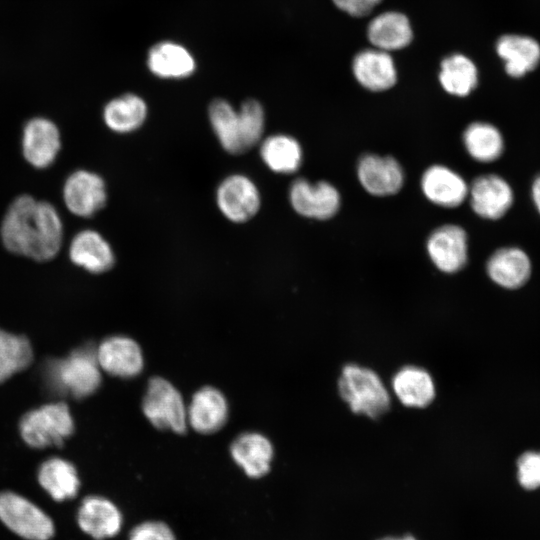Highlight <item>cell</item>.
I'll list each match as a JSON object with an SVG mask.
<instances>
[{
	"label": "cell",
	"mask_w": 540,
	"mask_h": 540,
	"mask_svg": "<svg viewBox=\"0 0 540 540\" xmlns=\"http://www.w3.org/2000/svg\"><path fill=\"white\" fill-rule=\"evenodd\" d=\"M230 453L234 462L249 478H261L270 470L273 447L260 433L246 432L239 435L232 442Z\"/></svg>",
	"instance_id": "obj_21"
},
{
	"label": "cell",
	"mask_w": 540,
	"mask_h": 540,
	"mask_svg": "<svg viewBox=\"0 0 540 540\" xmlns=\"http://www.w3.org/2000/svg\"><path fill=\"white\" fill-rule=\"evenodd\" d=\"M367 36L374 48L390 53L408 46L413 38V30L405 14L387 11L370 21Z\"/></svg>",
	"instance_id": "obj_23"
},
{
	"label": "cell",
	"mask_w": 540,
	"mask_h": 540,
	"mask_svg": "<svg viewBox=\"0 0 540 540\" xmlns=\"http://www.w3.org/2000/svg\"><path fill=\"white\" fill-rule=\"evenodd\" d=\"M147 113V104L140 96L126 93L105 105L103 120L111 131L126 134L139 129L145 122Z\"/></svg>",
	"instance_id": "obj_27"
},
{
	"label": "cell",
	"mask_w": 540,
	"mask_h": 540,
	"mask_svg": "<svg viewBox=\"0 0 540 540\" xmlns=\"http://www.w3.org/2000/svg\"><path fill=\"white\" fill-rule=\"evenodd\" d=\"M37 477L39 484L55 501L74 498L80 488V479L74 465L59 457L44 461Z\"/></svg>",
	"instance_id": "obj_26"
},
{
	"label": "cell",
	"mask_w": 540,
	"mask_h": 540,
	"mask_svg": "<svg viewBox=\"0 0 540 540\" xmlns=\"http://www.w3.org/2000/svg\"><path fill=\"white\" fill-rule=\"evenodd\" d=\"M289 201L299 215L327 220L338 212L341 197L337 188L327 181L312 183L305 178H297L289 187Z\"/></svg>",
	"instance_id": "obj_7"
},
{
	"label": "cell",
	"mask_w": 540,
	"mask_h": 540,
	"mask_svg": "<svg viewBox=\"0 0 540 540\" xmlns=\"http://www.w3.org/2000/svg\"><path fill=\"white\" fill-rule=\"evenodd\" d=\"M128 540H177V537L166 522L145 520L132 527Z\"/></svg>",
	"instance_id": "obj_35"
},
{
	"label": "cell",
	"mask_w": 540,
	"mask_h": 540,
	"mask_svg": "<svg viewBox=\"0 0 540 540\" xmlns=\"http://www.w3.org/2000/svg\"><path fill=\"white\" fill-rule=\"evenodd\" d=\"M475 63L466 55L455 53L444 58L440 65L439 82L449 94L468 96L478 85Z\"/></svg>",
	"instance_id": "obj_31"
},
{
	"label": "cell",
	"mask_w": 540,
	"mask_h": 540,
	"mask_svg": "<svg viewBox=\"0 0 540 540\" xmlns=\"http://www.w3.org/2000/svg\"><path fill=\"white\" fill-rule=\"evenodd\" d=\"M245 151L261 142L265 128V112L254 99L246 100L238 110Z\"/></svg>",
	"instance_id": "obj_33"
},
{
	"label": "cell",
	"mask_w": 540,
	"mask_h": 540,
	"mask_svg": "<svg viewBox=\"0 0 540 540\" xmlns=\"http://www.w3.org/2000/svg\"><path fill=\"white\" fill-rule=\"evenodd\" d=\"M337 8L351 16L361 17L374 8L367 0H332Z\"/></svg>",
	"instance_id": "obj_36"
},
{
	"label": "cell",
	"mask_w": 540,
	"mask_h": 540,
	"mask_svg": "<svg viewBox=\"0 0 540 540\" xmlns=\"http://www.w3.org/2000/svg\"><path fill=\"white\" fill-rule=\"evenodd\" d=\"M66 208L78 217L88 218L100 211L107 201L106 184L97 173L80 169L71 173L63 185Z\"/></svg>",
	"instance_id": "obj_9"
},
{
	"label": "cell",
	"mask_w": 540,
	"mask_h": 540,
	"mask_svg": "<svg viewBox=\"0 0 540 540\" xmlns=\"http://www.w3.org/2000/svg\"><path fill=\"white\" fill-rule=\"evenodd\" d=\"M486 272L498 286L510 290L518 289L528 282L532 273V262L522 248L505 246L490 255Z\"/></svg>",
	"instance_id": "obj_17"
},
{
	"label": "cell",
	"mask_w": 540,
	"mask_h": 540,
	"mask_svg": "<svg viewBox=\"0 0 540 540\" xmlns=\"http://www.w3.org/2000/svg\"><path fill=\"white\" fill-rule=\"evenodd\" d=\"M260 156L265 165L278 174H292L302 163L300 143L286 134L270 135L260 144Z\"/></svg>",
	"instance_id": "obj_28"
},
{
	"label": "cell",
	"mask_w": 540,
	"mask_h": 540,
	"mask_svg": "<svg viewBox=\"0 0 540 540\" xmlns=\"http://www.w3.org/2000/svg\"><path fill=\"white\" fill-rule=\"evenodd\" d=\"M209 121L220 145L230 154L245 151L238 110L224 99H215L208 109Z\"/></svg>",
	"instance_id": "obj_30"
},
{
	"label": "cell",
	"mask_w": 540,
	"mask_h": 540,
	"mask_svg": "<svg viewBox=\"0 0 540 540\" xmlns=\"http://www.w3.org/2000/svg\"><path fill=\"white\" fill-rule=\"evenodd\" d=\"M68 256L73 264L94 274L112 268L115 255L108 241L96 230L79 231L71 240Z\"/></svg>",
	"instance_id": "obj_19"
},
{
	"label": "cell",
	"mask_w": 540,
	"mask_h": 540,
	"mask_svg": "<svg viewBox=\"0 0 540 540\" xmlns=\"http://www.w3.org/2000/svg\"><path fill=\"white\" fill-rule=\"evenodd\" d=\"M357 177L364 190L374 196L396 194L404 184V171L391 156L363 155L357 164Z\"/></svg>",
	"instance_id": "obj_13"
},
{
	"label": "cell",
	"mask_w": 540,
	"mask_h": 540,
	"mask_svg": "<svg viewBox=\"0 0 540 540\" xmlns=\"http://www.w3.org/2000/svg\"><path fill=\"white\" fill-rule=\"evenodd\" d=\"M74 431V421L64 402L45 404L24 414L19 432L30 447L60 446Z\"/></svg>",
	"instance_id": "obj_4"
},
{
	"label": "cell",
	"mask_w": 540,
	"mask_h": 540,
	"mask_svg": "<svg viewBox=\"0 0 540 540\" xmlns=\"http://www.w3.org/2000/svg\"><path fill=\"white\" fill-rule=\"evenodd\" d=\"M476 215L486 220L504 217L514 202L510 183L497 174H485L474 179L469 186L468 198Z\"/></svg>",
	"instance_id": "obj_10"
},
{
	"label": "cell",
	"mask_w": 540,
	"mask_h": 540,
	"mask_svg": "<svg viewBox=\"0 0 540 540\" xmlns=\"http://www.w3.org/2000/svg\"><path fill=\"white\" fill-rule=\"evenodd\" d=\"M0 521L26 540H49L55 532L52 519L44 511L11 491L0 492Z\"/></svg>",
	"instance_id": "obj_6"
},
{
	"label": "cell",
	"mask_w": 540,
	"mask_h": 540,
	"mask_svg": "<svg viewBox=\"0 0 540 540\" xmlns=\"http://www.w3.org/2000/svg\"><path fill=\"white\" fill-rule=\"evenodd\" d=\"M96 357L102 371L120 378L135 377L144 366L140 346L126 336L104 339L96 348Z\"/></svg>",
	"instance_id": "obj_15"
},
{
	"label": "cell",
	"mask_w": 540,
	"mask_h": 540,
	"mask_svg": "<svg viewBox=\"0 0 540 540\" xmlns=\"http://www.w3.org/2000/svg\"><path fill=\"white\" fill-rule=\"evenodd\" d=\"M530 195L533 205L540 215V174L534 178L531 184Z\"/></svg>",
	"instance_id": "obj_37"
},
{
	"label": "cell",
	"mask_w": 540,
	"mask_h": 540,
	"mask_svg": "<svg viewBox=\"0 0 540 540\" xmlns=\"http://www.w3.org/2000/svg\"><path fill=\"white\" fill-rule=\"evenodd\" d=\"M373 7L379 4L382 0H367Z\"/></svg>",
	"instance_id": "obj_39"
},
{
	"label": "cell",
	"mask_w": 540,
	"mask_h": 540,
	"mask_svg": "<svg viewBox=\"0 0 540 540\" xmlns=\"http://www.w3.org/2000/svg\"><path fill=\"white\" fill-rule=\"evenodd\" d=\"M216 203L229 221L244 223L259 211L261 196L258 187L249 177L232 174L217 187Z\"/></svg>",
	"instance_id": "obj_8"
},
{
	"label": "cell",
	"mask_w": 540,
	"mask_h": 540,
	"mask_svg": "<svg viewBox=\"0 0 540 540\" xmlns=\"http://www.w3.org/2000/svg\"><path fill=\"white\" fill-rule=\"evenodd\" d=\"M424 196L443 208H456L468 198L469 185L456 171L444 165L428 167L421 177Z\"/></svg>",
	"instance_id": "obj_16"
},
{
	"label": "cell",
	"mask_w": 540,
	"mask_h": 540,
	"mask_svg": "<svg viewBox=\"0 0 540 540\" xmlns=\"http://www.w3.org/2000/svg\"><path fill=\"white\" fill-rule=\"evenodd\" d=\"M379 540H417L415 537H413L412 535H404V536H400V537H392V536H389V537H384V538H381Z\"/></svg>",
	"instance_id": "obj_38"
},
{
	"label": "cell",
	"mask_w": 540,
	"mask_h": 540,
	"mask_svg": "<svg viewBox=\"0 0 540 540\" xmlns=\"http://www.w3.org/2000/svg\"><path fill=\"white\" fill-rule=\"evenodd\" d=\"M24 159L34 168L51 166L61 148V135L57 125L48 118L35 117L26 122L21 137Z\"/></svg>",
	"instance_id": "obj_11"
},
{
	"label": "cell",
	"mask_w": 540,
	"mask_h": 540,
	"mask_svg": "<svg viewBox=\"0 0 540 540\" xmlns=\"http://www.w3.org/2000/svg\"><path fill=\"white\" fill-rule=\"evenodd\" d=\"M463 144L470 157L481 163L498 160L505 149L501 131L491 123L476 121L463 132Z\"/></svg>",
	"instance_id": "obj_29"
},
{
	"label": "cell",
	"mask_w": 540,
	"mask_h": 540,
	"mask_svg": "<svg viewBox=\"0 0 540 540\" xmlns=\"http://www.w3.org/2000/svg\"><path fill=\"white\" fill-rule=\"evenodd\" d=\"M150 71L160 77L181 79L190 76L196 67L191 53L174 42H160L154 45L147 58Z\"/></svg>",
	"instance_id": "obj_24"
},
{
	"label": "cell",
	"mask_w": 540,
	"mask_h": 540,
	"mask_svg": "<svg viewBox=\"0 0 540 540\" xmlns=\"http://www.w3.org/2000/svg\"><path fill=\"white\" fill-rule=\"evenodd\" d=\"M77 523L79 528L93 539L106 540L120 533L124 517L120 508L110 499L90 495L81 502Z\"/></svg>",
	"instance_id": "obj_14"
},
{
	"label": "cell",
	"mask_w": 540,
	"mask_h": 540,
	"mask_svg": "<svg viewBox=\"0 0 540 540\" xmlns=\"http://www.w3.org/2000/svg\"><path fill=\"white\" fill-rule=\"evenodd\" d=\"M426 250L432 263L444 273H456L468 260L466 231L456 224H445L431 232Z\"/></svg>",
	"instance_id": "obj_12"
},
{
	"label": "cell",
	"mask_w": 540,
	"mask_h": 540,
	"mask_svg": "<svg viewBox=\"0 0 540 540\" xmlns=\"http://www.w3.org/2000/svg\"><path fill=\"white\" fill-rule=\"evenodd\" d=\"M352 71L357 82L373 92L390 89L397 81L396 66L390 53L374 47L355 55Z\"/></svg>",
	"instance_id": "obj_18"
},
{
	"label": "cell",
	"mask_w": 540,
	"mask_h": 540,
	"mask_svg": "<svg viewBox=\"0 0 540 540\" xmlns=\"http://www.w3.org/2000/svg\"><path fill=\"white\" fill-rule=\"evenodd\" d=\"M496 52L504 63L506 73L521 78L540 62V44L530 36L506 34L496 43Z\"/></svg>",
	"instance_id": "obj_22"
},
{
	"label": "cell",
	"mask_w": 540,
	"mask_h": 540,
	"mask_svg": "<svg viewBox=\"0 0 540 540\" xmlns=\"http://www.w3.org/2000/svg\"><path fill=\"white\" fill-rule=\"evenodd\" d=\"M392 387L398 400L407 407L423 408L435 397L431 375L419 367L407 366L400 369L393 377Z\"/></svg>",
	"instance_id": "obj_25"
},
{
	"label": "cell",
	"mask_w": 540,
	"mask_h": 540,
	"mask_svg": "<svg viewBox=\"0 0 540 540\" xmlns=\"http://www.w3.org/2000/svg\"><path fill=\"white\" fill-rule=\"evenodd\" d=\"M340 396L354 413L377 418L389 409L390 396L379 376L355 364L342 369L338 382Z\"/></svg>",
	"instance_id": "obj_3"
},
{
	"label": "cell",
	"mask_w": 540,
	"mask_h": 540,
	"mask_svg": "<svg viewBox=\"0 0 540 540\" xmlns=\"http://www.w3.org/2000/svg\"><path fill=\"white\" fill-rule=\"evenodd\" d=\"M0 237L9 252L45 262L61 250L63 222L51 203L23 194L9 205L1 222Z\"/></svg>",
	"instance_id": "obj_1"
},
{
	"label": "cell",
	"mask_w": 540,
	"mask_h": 540,
	"mask_svg": "<svg viewBox=\"0 0 540 540\" xmlns=\"http://www.w3.org/2000/svg\"><path fill=\"white\" fill-rule=\"evenodd\" d=\"M142 410L149 422L158 429L184 433L187 429V408L180 392L166 379L149 380L142 402Z\"/></svg>",
	"instance_id": "obj_5"
},
{
	"label": "cell",
	"mask_w": 540,
	"mask_h": 540,
	"mask_svg": "<svg viewBox=\"0 0 540 540\" xmlns=\"http://www.w3.org/2000/svg\"><path fill=\"white\" fill-rule=\"evenodd\" d=\"M101 371L96 348L85 345L64 358L49 361L44 375L48 387L55 393L81 399L99 388Z\"/></svg>",
	"instance_id": "obj_2"
},
{
	"label": "cell",
	"mask_w": 540,
	"mask_h": 540,
	"mask_svg": "<svg viewBox=\"0 0 540 540\" xmlns=\"http://www.w3.org/2000/svg\"><path fill=\"white\" fill-rule=\"evenodd\" d=\"M33 359L29 340L0 329V383L26 369Z\"/></svg>",
	"instance_id": "obj_32"
},
{
	"label": "cell",
	"mask_w": 540,
	"mask_h": 540,
	"mask_svg": "<svg viewBox=\"0 0 540 540\" xmlns=\"http://www.w3.org/2000/svg\"><path fill=\"white\" fill-rule=\"evenodd\" d=\"M228 417V403L223 393L211 386L196 391L187 407V423L199 433L218 431Z\"/></svg>",
	"instance_id": "obj_20"
},
{
	"label": "cell",
	"mask_w": 540,
	"mask_h": 540,
	"mask_svg": "<svg viewBox=\"0 0 540 540\" xmlns=\"http://www.w3.org/2000/svg\"><path fill=\"white\" fill-rule=\"evenodd\" d=\"M517 480L525 490L540 488V452L526 451L516 463Z\"/></svg>",
	"instance_id": "obj_34"
}]
</instances>
